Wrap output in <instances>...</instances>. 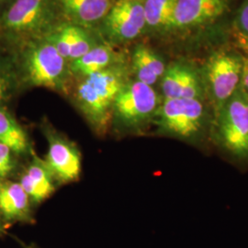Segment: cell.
Listing matches in <instances>:
<instances>
[{
    "label": "cell",
    "mask_w": 248,
    "mask_h": 248,
    "mask_svg": "<svg viewBox=\"0 0 248 248\" xmlns=\"http://www.w3.org/2000/svg\"><path fill=\"white\" fill-rule=\"evenodd\" d=\"M61 22L53 0H11L0 15V45L18 53Z\"/></svg>",
    "instance_id": "cell-2"
},
{
    "label": "cell",
    "mask_w": 248,
    "mask_h": 248,
    "mask_svg": "<svg viewBox=\"0 0 248 248\" xmlns=\"http://www.w3.org/2000/svg\"><path fill=\"white\" fill-rule=\"evenodd\" d=\"M62 22L91 31L98 28L116 0H53Z\"/></svg>",
    "instance_id": "cell-11"
},
{
    "label": "cell",
    "mask_w": 248,
    "mask_h": 248,
    "mask_svg": "<svg viewBox=\"0 0 248 248\" xmlns=\"http://www.w3.org/2000/svg\"><path fill=\"white\" fill-rule=\"evenodd\" d=\"M0 142L19 156H31L35 152L24 128L3 106H0Z\"/></svg>",
    "instance_id": "cell-18"
},
{
    "label": "cell",
    "mask_w": 248,
    "mask_h": 248,
    "mask_svg": "<svg viewBox=\"0 0 248 248\" xmlns=\"http://www.w3.org/2000/svg\"><path fill=\"white\" fill-rule=\"evenodd\" d=\"M0 219L7 222H33L32 203L18 181L0 179Z\"/></svg>",
    "instance_id": "cell-15"
},
{
    "label": "cell",
    "mask_w": 248,
    "mask_h": 248,
    "mask_svg": "<svg viewBox=\"0 0 248 248\" xmlns=\"http://www.w3.org/2000/svg\"><path fill=\"white\" fill-rule=\"evenodd\" d=\"M17 53L19 79L23 84L69 94L74 82L69 62L47 38L29 44Z\"/></svg>",
    "instance_id": "cell-3"
},
{
    "label": "cell",
    "mask_w": 248,
    "mask_h": 248,
    "mask_svg": "<svg viewBox=\"0 0 248 248\" xmlns=\"http://www.w3.org/2000/svg\"><path fill=\"white\" fill-rule=\"evenodd\" d=\"M162 100L155 89L138 80L126 83L116 98L111 126L118 133L136 132L154 120Z\"/></svg>",
    "instance_id": "cell-4"
},
{
    "label": "cell",
    "mask_w": 248,
    "mask_h": 248,
    "mask_svg": "<svg viewBox=\"0 0 248 248\" xmlns=\"http://www.w3.org/2000/svg\"><path fill=\"white\" fill-rule=\"evenodd\" d=\"M4 225H3V223H2V222H1V219H0V234L4 232Z\"/></svg>",
    "instance_id": "cell-24"
},
{
    "label": "cell",
    "mask_w": 248,
    "mask_h": 248,
    "mask_svg": "<svg viewBox=\"0 0 248 248\" xmlns=\"http://www.w3.org/2000/svg\"><path fill=\"white\" fill-rule=\"evenodd\" d=\"M16 80L15 73L0 62V106L4 107V104L9 100Z\"/></svg>",
    "instance_id": "cell-21"
},
{
    "label": "cell",
    "mask_w": 248,
    "mask_h": 248,
    "mask_svg": "<svg viewBox=\"0 0 248 248\" xmlns=\"http://www.w3.org/2000/svg\"><path fill=\"white\" fill-rule=\"evenodd\" d=\"M227 0H177L168 31L203 26L220 18Z\"/></svg>",
    "instance_id": "cell-10"
},
{
    "label": "cell",
    "mask_w": 248,
    "mask_h": 248,
    "mask_svg": "<svg viewBox=\"0 0 248 248\" xmlns=\"http://www.w3.org/2000/svg\"><path fill=\"white\" fill-rule=\"evenodd\" d=\"M42 131L48 142V151L44 160L58 186L78 181L82 165V155L78 144L49 123L42 125Z\"/></svg>",
    "instance_id": "cell-8"
},
{
    "label": "cell",
    "mask_w": 248,
    "mask_h": 248,
    "mask_svg": "<svg viewBox=\"0 0 248 248\" xmlns=\"http://www.w3.org/2000/svg\"><path fill=\"white\" fill-rule=\"evenodd\" d=\"M177 0H143L146 29L168 31Z\"/></svg>",
    "instance_id": "cell-19"
},
{
    "label": "cell",
    "mask_w": 248,
    "mask_h": 248,
    "mask_svg": "<svg viewBox=\"0 0 248 248\" xmlns=\"http://www.w3.org/2000/svg\"><path fill=\"white\" fill-rule=\"evenodd\" d=\"M30 157L18 182L32 205H39L53 195L58 184L44 158L39 157L35 152Z\"/></svg>",
    "instance_id": "cell-13"
},
{
    "label": "cell",
    "mask_w": 248,
    "mask_h": 248,
    "mask_svg": "<svg viewBox=\"0 0 248 248\" xmlns=\"http://www.w3.org/2000/svg\"><path fill=\"white\" fill-rule=\"evenodd\" d=\"M161 90L164 98L201 99L202 95V86L197 73L182 62H174L167 67L161 78Z\"/></svg>",
    "instance_id": "cell-14"
},
{
    "label": "cell",
    "mask_w": 248,
    "mask_h": 248,
    "mask_svg": "<svg viewBox=\"0 0 248 248\" xmlns=\"http://www.w3.org/2000/svg\"><path fill=\"white\" fill-rule=\"evenodd\" d=\"M18 156L8 145L0 142V179L9 178L17 170Z\"/></svg>",
    "instance_id": "cell-20"
},
{
    "label": "cell",
    "mask_w": 248,
    "mask_h": 248,
    "mask_svg": "<svg viewBox=\"0 0 248 248\" xmlns=\"http://www.w3.org/2000/svg\"><path fill=\"white\" fill-rule=\"evenodd\" d=\"M98 28L109 45L135 40L146 30L143 0H116Z\"/></svg>",
    "instance_id": "cell-9"
},
{
    "label": "cell",
    "mask_w": 248,
    "mask_h": 248,
    "mask_svg": "<svg viewBox=\"0 0 248 248\" xmlns=\"http://www.w3.org/2000/svg\"><path fill=\"white\" fill-rule=\"evenodd\" d=\"M131 76L130 61H125L74 80L70 91L73 102L98 137H104L109 132L116 98L126 83L132 79Z\"/></svg>",
    "instance_id": "cell-1"
},
{
    "label": "cell",
    "mask_w": 248,
    "mask_h": 248,
    "mask_svg": "<svg viewBox=\"0 0 248 248\" xmlns=\"http://www.w3.org/2000/svg\"><path fill=\"white\" fill-rule=\"evenodd\" d=\"M241 86L248 92V60H244L242 78H241Z\"/></svg>",
    "instance_id": "cell-23"
},
{
    "label": "cell",
    "mask_w": 248,
    "mask_h": 248,
    "mask_svg": "<svg viewBox=\"0 0 248 248\" xmlns=\"http://www.w3.org/2000/svg\"><path fill=\"white\" fill-rule=\"evenodd\" d=\"M153 121L161 133L191 139L202 128L203 105L196 98H164Z\"/></svg>",
    "instance_id": "cell-6"
},
{
    "label": "cell",
    "mask_w": 248,
    "mask_h": 248,
    "mask_svg": "<svg viewBox=\"0 0 248 248\" xmlns=\"http://www.w3.org/2000/svg\"><path fill=\"white\" fill-rule=\"evenodd\" d=\"M244 60L238 54L221 52L210 57L205 66V83L216 113L241 86Z\"/></svg>",
    "instance_id": "cell-7"
},
{
    "label": "cell",
    "mask_w": 248,
    "mask_h": 248,
    "mask_svg": "<svg viewBox=\"0 0 248 248\" xmlns=\"http://www.w3.org/2000/svg\"><path fill=\"white\" fill-rule=\"evenodd\" d=\"M125 61H128L126 57L116 52L112 45L98 44L82 57L70 62L69 68L74 80H78Z\"/></svg>",
    "instance_id": "cell-16"
},
{
    "label": "cell",
    "mask_w": 248,
    "mask_h": 248,
    "mask_svg": "<svg viewBox=\"0 0 248 248\" xmlns=\"http://www.w3.org/2000/svg\"><path fill=\"white\" fill-rule=\"evenodd\" d=\"M236 33L242 45L248 48V0H244L234 22Z\"/></svg>",
    "instance_id": "cell-22"
},
{
    "label": "cell",
    "mask_w": 248,
    "mask_h": 248,
    "mask_svg": "<svg viewBox=\"0 0 248 248\" xmlns=\"http://www.w3.org/2000/svg\"><path fill=\"white\" fill-rule=\"evenodd\" d=\"M11 0H0V4H5V3H9Z\"/></svg>",
    "instance_id": "cell-25"
},
{
    "label": "cell",
    "mask_w": 248,
    "mask_h": 248,
    "mask_svg": "<svg viewBox=\"0 0 248 248\" xmlns=\"http://www.w3.org/2000/svg\"><path fill=\"white\" fill-rule=\"evenodd\" d=\"M46 38L69 63L98 45L89 30L64 22L55 27Z\"/></svg>",
    "instance_id": "cell-12"
},
{
    "label": "cell",
    "mask_w": 248,
    "mask_h": 248,
    "mask_svg": "<svg viewBox=\"0 0 248 248\" xmlns=\"http://www.w3.org/2000/svg\"><path fill=\"white\" fill-rule=\"evenodd\" d=\"M217 135L226 150L248 160V92L242 86L217 113Z\"/></svg>",
    "instance_id": "cell-5"
},
{
    "label": "cell",
    "mask_w": 248,
    "mask_h": 248,
    "mask_svg": "<svg viewBox=\"0 0 248 248\" xmlns=\"http://www.w3.org/2000/svg\"><path fill=\"white\" fill-rule=\"evenodd\" d=\"M36 248L35 247H30V248Z\"/></svg>",
    "instance_id": "cell-26"
},
{
    "label": "cell",
    "mask_w": 248,
    "mask_h": 248,
    "mask_svg": "<svg viewBox=\"0 0 248 248\" xmlns=\"http://www.w3.org/2000/svg\"><path fill=\"white\" fill-rule=\"evenodd\" d=\"M130 67L134 79L151 87L161 80L167 69L163 58L144 45L134 47Z\"/></svg>",
    "instance_id": "cell-17"
}]
</instances>
